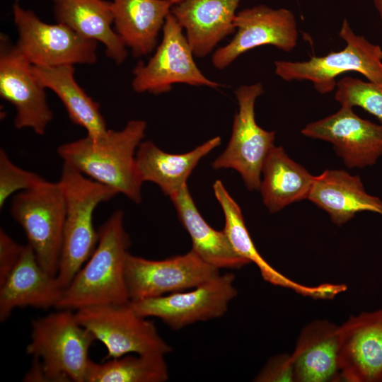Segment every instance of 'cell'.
<instances>
[{
  "label": "cell",
  "mask_w": 382,
  "mask_h": 382,
  "mask_svg": "<svg viewBox=\"0 0 382 382\" xmlns=\"http://www.w3.org/2000/svg\"><path fill=\"white\" fill-rule=\"evenodd\" d=\"M18 37L15 45L32 65L56 66L93 64L98 42L86 39L62 23L42 21L33 11L13 6Z\"/></svg>",
  "instance_id": "cell-9"
},
{
  "label": "cell",
  "mask_w": 382,
  "mask_h": 382,
  "mask_svg": "<svg viewBox=\"0 0 382 382\" xmlns=\"http://www.w3.org/2000/svg\"><path fill=\"white\" fill-rule=\"evenodd\" d=\"M374 2L382 22V0H374Z\"/></svg>",
  "instance_id": "cell-33"
},
{
  "label": "cell",
  "mask_w": 382,
  "mask_h": 382,
  "mask_svg": "<svg viewBox=\"0 0 382 382\" xmlns=\"http://www.w3.org/2000/svg\"><path fill=\"white\" fill-rule=\"evenodd\" d=\"M163 354H126L108 361H90L86 382H164L169 373Z\"/></svg>",
  "instance_id": "cell-28"
},
{
  "label": "cell",
  "mask_w": 382,
  "mask_h": 382,
  "mask_svg": "<svg viewBox=\"0 0 382 382\" xmlns=\"http://www.w3.org/2000/svg\"><path fill=\"white\" fill-rule=\"evenodd\" d=\"M66 208L63 243L57 279L66 289L96 248L98 232L93 226L97 206L117 193L112 188L88 178L63 163L60 179Z\"/></svg>",
  "instance_id": "cell-3"
},
{
  "label": "cell",
  "mask_w": 382,
  "mask_h": 382,
  "mask_svg": "<svg viewBox=\"0 0 382 382\" xmlns=\"http://www.w3.org/2000/svg\"><path fill=\"white\" fill-rule=\"evenodd\" d=\"M57 23L67 25L81 36L101 42L106 55L116 64L127 57L126 45L112 28L111 1L105 0H51Z\"/></svg>",
  "instance_id": "cell-22"
},
{
  "label": "cell",
  "mask_w": 382,
  "mask_h": 382,
  "mask_svg": "<svg viewBox=\"0 0 382 382\" xmlns=\"http://www.w3.org/2000/svg\"><path fill=\"white\" fill-rule=\"evenodd\" d=\"M215 197L219 202L225 218L224 232L235 252L249 263L253 262L260 270L262 278L267 282L294 290L295 292L313 299H332L341 291L340 284H322L316 286H305L295 282L274 269L260 255L245 226L241 209L228 192L222 182L217 180L213 184Z\"/></svg>",
  "instance_id": "cell-18"
},
{
  "label": "cell",
  "mask_w": 382,
  "mask_h": 382,
  "mask_svg": "<svg viewBox=\"0 0 382 382\" xmlns=\"http://www.w3.org/2000/svg\"><path fill=\"white\" fill-rule=\"evenodd\" d=\"M236 34L227 45L213 54L214 67L224 69L245 52L262 45H272L289 52L297 45L298 30L294 14L284 8L258 5L236 13Z\"/></svg>",
  "instance_id": "cell-14"
},
{
  "label": "cell",
  "mask_w": 382,
  "mask_h": 382,
  "mask_svg": "<svg viewBox=\"0 0 382 382\" xmlns=\"http://www.w3.org/2000/svg\"><path fill=\"white\" fill-rule=\"evenodd\" d=\"M170 199L180 223L190 236L191 250L202 259L219 270H237L250 264L235 252L224 230L213 228L204 219L187 185Z\"/></svg>",
  "instance_id": "cell-25"
},
{
  "label": "cell",
  "mask_w": 382,
  "mask_h": 382,
  "mask_svg": "<svg viewBox=\"0 0 382 382\" xmlns=\"http://www.w3.org/2000/svg\"><path fill=\"white\" fill-rule=\"evenodd\" d=\"M74 313L79 323L105 346L108 354L104 360L131 353L166 354L171 352L154 323L137 313L129 301L87 306Z\"/></svg>",
  "instance_id": "cell-7"
},
{
  "label": "cell",
  "mask_w": 382,
  "mask_h": 382,
  "mask_svg": "<svg viewBox=\"0 0 382 382\" xmlns=\"http://www.w3.org/2000/svg\"><path fill=\"white\" fill-rule=\"evenodd\" d=\"M183 30L170 13L162 29L161 42L156 52L146 64L139 61L132 71V86L135 92L159 95L168 92L175 83L212 88L221 86L207 78L197 67Z\"/></svg>",
  "instance_id": "cell-11"
},
{
  "label": "cell",
  "mask_w": 382,
  "mask_h": 382,
  "mask_svg": "<svg viewBox=\"0 0 382 382\" xmlns=\"http://www.w3.org/2000/svg\"><path fill=\"white\" fill-rule=\"evenodd\" d=\"M339 330L341 381L382 382V310L351 316Z\"/></svg>",
  "instance_id": "cell-16"
},
{
  "label": "cell",
  "mask_w": 382,
  "mask_h": 382,
  "mask_svg": "<svg viewBox=\"0 0 382 382\" xmlns=\"http://www.w3.org/2000/svg\"><path fill=\"white\" fill-rule=\"evenodd\" d=\"M112 4L114 30L132 55L151 52L173 4L168 0H113Z\"/></svg>",
  "instance_id": "cell-24"
},
{
  "label": "cell",
  "mask_w": 382,
  "mask_h": 382,
  "mask_svg": "<svg viewBox=\"0 0 382 382\" xmlns=\"http://www.w3.org/2000/svg\"><path fill=\"white\" fill-rule=\"evenodd\" d=\"M11 214L22 227L28 244L50 274L57 276L65 221V201L59 182L21 191L12 199Z\"/></svg>",
  "instance_id": "cell-6"
},
{
  "label": "cell",
  "mask_w": 382,
  "mask_h": 382,
  "mask_svg": "<svg viewBox=\"0 0 382 382\" xmlns=\"http://www.w3.org/2000/svg\"><path fill=\"white\" fill-rule=\"evenodd\" d=\"M93 253L64 289L58 309H78L105 303L129 302L125 269L130 238L124 226V214L116 210L98 230Z\"/></svg>",
  "instance_id": "cell-2"
},
{
  "label": "cell",
  "mask_w": 382,
  "mask_h": 382,
  "mask_svg": "<svg viewBox=\"0 0 382 382\" xmlns=\"http://www.w3.org/2000/svg\"><path fill=\"white\" fill-rule=\"evenodd\" d=\"M168 1H170L173 5H175V4H179L185 0H168Z\"/></svg>",
  "instance_id": "cell-34"
},
{
  "label": "cell",
  "mask_w": 382,
  "mask_h": 382,
  "mask_svg": "<svg viewBox=\"0 0 382 382\" xmlns=\"http://www.w3.org/2000/svg\"><path fill=\"white\" fill-rule=\"evenodd\" d=\"M63 291L57 276L42 268L27 244L18 262L0 284V321L7 320L16 308H56Z\"/></svg>",
  "instance_id": "cell-17"
},
{
  "label": "cell",
  "mask_w": 382,
  "mask_h": 382,
  "mask_svg": "<svg viewBox=\"0 0 382 382\" xmlns=\"http://www.w3.org/2000/svg\"><path fill=\"white\" fill-rule=\"evenodd\" d=\"M339 345V326L325 320L307 324L291 354L294 382L341 381Z\"/></svg>",
  "instance_id": "cell-21"
},
{
  "label": "cell",
  "mask_w": 382,
  "mask_h": 382,
  "mask_svg": "<svg viewBox=\"0 0 382 382\" xmlns=\"http://www.w3.org/2000/svg\"><path fill=\"white\" fill-rule=\"evenodd\" d=\"M215 137L193 150L181 154L166 153L151 141H142L136 153V163L141 180L157 185L170 197L187 186V180L199 161L221 144Z\"/></svg>",
  "instance_id": "cell-23"
},
{
  "label": "cell",
  "mask_w": 382,
  "mask_h": 382,
  "mask_svg": "<svg viewBox=\"0 0 382 382\" xmlns=\"http://www.w3.org/2000/svg\"><path fill=\"white\" fill-rule=\"evenodd\" d=\"M335 99L341 106L359 107L382 125V83L344 77L337 82Z\"/></svg>",
  "instance_id": "cell-29"
},
{
  "label": "cell",
  "mask_w": 382,
  "mask_h": 382,
  "mask_svg": "<svg viewBox=\"0 0 382 382\" xmlns=\"http://www.w3.org/2000/svg\"><path fill=\"white\" fill-rule=\"evenodd\" d=\"M259 190L263 204L273 214L285 207L307 199L315 175L291 159L282 146H274L262 168Z\"/></svg>",
  "instance_id": "cell-26"
},
{
  "label": "cell",
  "mask_w": 382,
  "mask_h": 382,
  "mask_svg": "<svg viewBox=\"0 0 382 382\" xmlns=\"http://www.w3.org/2000/svg\"><path fill=\"white\" fill-rule=\"evenodd\" d=\"M339 35L346 43L342 50L303 62L275 61V74L286 81H311L320 94L332 91L336 78L345 72H358L369 81L382 83V48L355 34L347 19Z\"/></svg>",
  "instance_id": "cell-5"
},
{
  "label": "cell",
  "mask_w": 382,
  "mask_h": 382,
  "mask_svg": "<svg viewBox=\"0 0 382 382\" xmlns=\"http://www.w3.org/2000/svg\"><path fill=\"white\" fill-rule=\"evenodd\" d=\"M242 0H185L170 13L185 29L193 54L204 57L236 31V9Z\"/></svg>",
  "instance_id": "cell-19"
},
{
  "label": "cell",
  "mask_w": 382,
  "mask_h": 382,
  "mask_svg": "<svg viewBox=\"0 0 382 382\" xmlns=\"http://www.w3.org/2000/svg\"><path fill=\"white\" fill-rule=\"evenodd\" d=\"M234 280L231 272L219 274L189 290L129 303L139 316L159 318L171 329L180 330L224 316L237 295Z\"/></svg>",
  "instance_id": "cell-10"
},
{
  "label": "cell",
  "mask_w": 382,
  "mask_h": 382,
  "mask_svg": "<svg viewBox=\"0 0 382 382\" xmlns=\"http://www.w3.org/2000/svg\"><path fill=\"white\" fill-rule=\"evenodd\" d=\"M263 93L260 82L243 85L235 91L238 111L234 116L231 135L225 150L212 163L214 170H236L249 191L259 190L263 163L274 146L275 132L262 129L255 120V100Z\"/></svg>",
  "instance_id": "cell-8"
},
{
  "label": "cell",
  "mask_w": 382,
  "mask_h": 382,
  "mask_svg": "<svg viewBox=\"0 0 382 382\" xmlns=\"http://www.w3.org/2000/svg\"><path fill=\"white\" fill-rule=\"evenodd\" d=\"M32 70L40 84L57 96L71 122L85 129L88 136L98 137L108 131L100 104L76 81L74 65H32Z\"/></svg>",
  "instance_id": "cell-27"
},
{
  "label": "cell",
  "mask_w": 382,
  "mask_h": 382,
  "mask_svg": "<svg viewBox=\"0 0 382 382\" xmlns=\"http://www.w3.org/2000/svg\"><path fill=\"white\" fill-rule=\"evenodd\" d=\"M146 127L144 120H130L122 130L108 129L98 137L87 135L59 146L57 151L64 163L139 204L143 181L136 153Z\"/></svg>",
  "instance_id": "cell-1"
},
{
  "label": "cell",
  "mask_w": 382,
  "mask_h": 382,
  "mask_svg": "<svg viewBox=\"0 0 382 382\" xmlns=\"http://www.w3.org/2000/svg\"><path fill=\"white\" fill-rule=\"evenodd\" d=\"M25 245L16 243L4 229H0V284L18 262Z\"/></svg>",
  "instance_id": "cell-32"
},
{
  "label": "cell",
  "mask_w": 382,
  "mask_h": 382,
  "mask_svg": "<svg viewBox=\"0 0 382 382\" xmlns=\"http://www.w3.org/2000/svg\"><path fill=\"white\" fill-rule=\"evenodd\" d=\"M219 270L192 250L164 260L128 255L125 277L130 301L146 299L193 289L218 275Z\"/></svg>",
  "instance_id": "cell-12"
},
{
  "label": "cell",
  "mask_w": 382,
  "mask_h": 382,
  "mask_svg": "<svg viewBox=\"0 0 382 382\" xmlns=\"http://www.w3.org/2000/svg\"><path fill=\"white\" fill-rule=\"evenodd\" d=\"M59 310L33 320L26 352L40 361L45 381L86 382L88 352L96 340L73 311Z\"/></svg>",
  "instance_id": "cell-4"
},
{
  "label": "cell",
  "mask_w": 382,
  "mask_h": 382,
  "mask_svg": "<svg viewBox=\"0 0 382 382\" xmlns=\"http://www.w3.org/2000/svg\"><path fill=\"white\" fill-rule=\"evenodd\" d=\"M258 382H293L294 373L291 355L271 357L254 378Z\"/></svg>",
  "instance_id": "cell-31"
},
{
  "label": "cell",
  "mask_w": 382,
  "mask_h": 382,
  "mask_svg": "<svg viewBox=\"0 0 382 382\" xmlns=\"http://www.w3.org/2000/svg\"><path fill=\"white\" fill-rule=\"evenodd\" d=\"M340 226L361 212L382 216V199L369 194L359 175L346 170L326 169L314 181L308 199Z\"/></svg>",
  "instance_id": "cell-20"
},
{
  "label": "cell",
  "mask_w": 382,
  "mask_h": 382,
  "mask_svg": "<svg viewBox=\"0 0 382 382\" xmlns=\"http://www.w3.org/2000/svg\"><path fill=\"white\" fill-rule=\"evenodd\" d=\"M47 180L14 164L4 149L0 150V209L14 193L37 187Z\"/></svg>",
  "instance_id": "cell-30"
},
{
  "label": "cell",
  "mask_w": 382,
  "mask_h": 382,
  "mask_svg": "<svg viewBox=\"0 0 382 382\" xmlns=\"http://www.w3.org/2000/svg\"><path fill=\"white\" fill-rule=\"evenodd\" d=\"M32 70V64L11 45L5 35L0 37V96L14 106V126L29 128L44 135L53 112L45 91Z\"/></svg>",
  "instance_id": "cell-13"
},
{
  "label": "cell",
  "mask_w": 382,
  "mask_h": 382,
  "mask_svg": "<svg viewBox=\"0 0 382 382\" xmlns=\"http://www.w3.org/2000/svg\"><path fill=\"white\" fill-rule=\"evenodd\" d=\"M301 132L331 143L349 168L374 166L382 156V125L360 117L352 107L341 106L335 113L307 124Z\"/></svg>",
  "instance_id": "cell-15"
}]
</instances>
